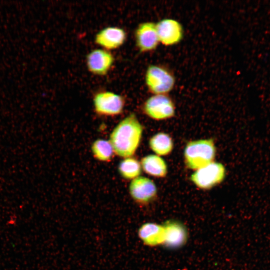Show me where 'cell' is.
<instances>
[{"instance_id": "6da1fadb", "label": "cell", "mask_w": 270, "mask_h": 270, "mask_svg": "<svg viewBox=\"0 0 270 270\" xmlns=\"http://www.w3.org/2000/svg\"><path fill=\"white\" fill-rule=\"evenodd\" d=\"M142 133V126L134 114L122 119L110 136L115 154L123 158L133 156L140 146Z\"/></svg>"}, {"instance_id": "7a4b0ae2", "label": "cell", "mask_w": 270, "mask_h": 270, "mask_svg": "<svg viewBox=\"0 0 270 270\" xmlns=\"http://www.w3.org/2000/svg\"><path fill=\"white\" fill-rule=\"evenodd\" d=\"M216 154V146L212 138L190 140L184 148V162L188 168L194 171L214 162Z\"/></svg>"}, {"instance_id": "3957f363", "label": "cell", "mask_w": 270, "mask_h": 270, "mask_svg": "<svg viewBox=\"0 0 270 270\" xmlns=\"http://www.w3.org/2000/svg\"><path fill=\"white\" fill-rule=\"evenodd\" d=\"M144 78L146 88L152 94H168L173 90L176 82L174 72L161 64L148 65Z\"/></svg>"}, {"instance_id": "277c9868", "label": "cell", "mask_w": 270, "mask_h": 270, "mask_svg": "<svg viewBox=\"0 0 270 270\" xmlns=\"http://www.w3.org/2000/svg\"><path fill=\"white\" fill-rule=\"evenodd\" d=\"M226 174L225 166L220 162L214 161L194 171L190 180L197 188L207 190L221 184L224 180Z\"/></svg>"}, {"instance_id": "5b68a950", "label": "cell", "mask_w": 270, "mask_h": 270, "mask_svg": "<svg viewBox=\"0 0 270 270\" xmlns=\"http://www.w3.org/2000/svg\"><path fill=\"white\" fill-rule=\"evenodd\" d=\"M95 112L103 116H114L120 114L126 106L123 96L108 90L96 92L92 97Z\"/></svg>"}, {"instance_id": "8992f818", "label": "cell", "mask_w": 270, "mask_h": 270, "mask_svg": "<svg viewBox=\"0 0 270 270\" xmlns=\"http://www.w3.org/2000/svg\"><path fill=\"white\" fill-rule=\"evenodd\" d=\"M142 110L148 117L155 120L172 118L176 112L172 98L168 94H152L144 102Z\"/></svg>"}, {"instance_id": "52a82bcc", "label": "cell", "mask_w": 270, "mask_h": 270, "mask_svg": "<svg viewBox=\"0 0 270 270\" xmlns=\"http://www.w3.org/2000/svg\"><path fill=\"white\" fill-rule=\"evenodd\" d=\"M128 192L133 200L142 206L152 203L158 196V188L154 182L147 177L142 176L131 180Z\"/></svg>"}, {"instance_id": "ba28073f", "label": "cell", "mask_w": 270, "mask_h": 270, "mask_svg": "<svg viewBox=\"0 0 270 270\" xmlns=\"http://www.w3.org/2000/svg\"><path fill=\"white\" fill-rule=\"evenodd\" d=\"M156 26L160 44L164 46L176 45L184 39V26L176 19L164 18L156 23Z\"/></svg>"}, {"instance_id": "9c48e42d", "label": "cell", "mask_w": 270, "mask_h": 270, "mask_svg": "<svg viewBox=\"0 0 270 270\" xmlns=\"http://www.w3.org/2000/svg\"><path fill=\"white\" fill-rule=\"evenodd\" d=\"M114 60V56L111 52L102 48H94L86 54V65L90 74L102 76L110 71Z\"/></svg>"}, {"instance_id": "30bf717a", "label": "cell", "mask_w": 270, "mask_h": 270, "mask_svg": "<svg viewBox=\"0 0 270 270\" xmlns=\"http://www.w3.org/2000/svg\"><path fill=\"white\" fill-rule=\"evenodd\" d=\"M136 47L140 53H148L156 50L160 42L156 23L146 21L139 24L134 32Z\"/></svg>"}, {"instance_id": "8fae6325", "label": "cell", "mask_w": 270, "mask_h": 270, "mask_svg": "<svg viewBox=\"0 0 270 270\" xmlns=\"http://www.w3.org/2000/svg\"><path fill=\"white\" fill-rule=\"evenodd\" d=\"M127 39L126 31L117 26H108L98 31L94 37V42L100 48L111 50L120 48Z\"/></svg>"}, {"instance_id": "7c38bea8", "label": "cell", "mask_w": 270, "mask_h": 270, "mask_svg": "<svg viewBox=\"0 0 270 270\" xmlns=\"http://www.w3.org/2000/svg\"><path fill=\"white\" fill-rule=\"evenodd\" d=\"M164 237L163 246L176 250L183 247L188 238V230L185 225L177 220H168L162 224Z\"/></svg>"}, {"instance_id": "4fadbf2b", "label": "cell", "mask_w": 270, "mask_h": 270, "mask_svg": "<svg viewBox=\"0 0 270 270\" xmlns=\"http://www.w3.org/2000/svg\"><path fill=\"white\" fill-rule=\"evenodd\" d=\"M138 236L142 244L148 247L163 246L164 232L162 224L154 222H146L140 226Z\"/></svg>"}, {"instance_id": "5bb4252c", "label": "cell", "mask_w": 270, "mask_h": 270, "mask_svg": "<svg viewBox=\"0 0 270 270\" xmlns=\"http://www.w3.org/2000/svg\"><path fill=\"white\" fill-rule=\"evenodd\" d=\"M140 162L142 170L149 176L164 178L168 174V165L162 156L155 154H148L144 156Z\"/></svg>"}, {"instance_id": "9a60e30c", "label": "cell", "mask_w": 270, "mask_h": 270, "mask_svg": "<svg viewBox=\"0 0 270 270\" xmlns=\"http://www.w3.org/2000/svg\"><path fill=\"white\" fill-rule=\"evenodd\" d=\"M148 146L155 154L162 156L172 153L174 148V142L169 134L160 132L150 138Z\"/></svg>"}, {"instance_id": "2e32d148", "label": "cell", "mask_w": 270, "mask_h": 270, "mask_svg": "<svg viewBox=\"0 0 270 270\" xmlns=\"http://www.w3.org/2000/svg\"><path fill=\"white\" fill-rule=\"evenodd\" d=\"M118 169L121 177L131 180L140 176L142 170L140 161L133 156L124 158Z\"/></svg>"}, {"instance_id": "e0dca14e", "label": "cell", "mask_w": 270, "mask_h": 270, "mask_svg": "<svg viewBox=\"0 0 270 270\" xmlns=\"http://www.w3.org/2000/svg\"><path fill=\"white\" fill-rule=\"evenodd\" d=\"M90 149L94 158L102 162H108L111 161L115 155L109 140L102 138L96 140L92 143Z\"/></svg>"}]
</instances>
